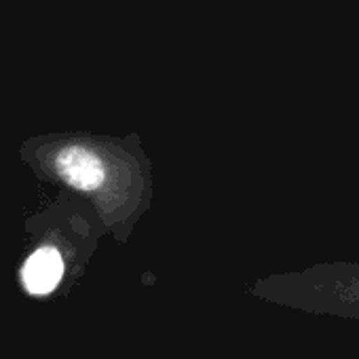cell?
I'll return each mask as SVG.
<instances>
[{
	"label": "cell",
	"instance_id": "cell-1",
	"mask_svg": "<svg viewBox=\"0 0 359 359\" xmlns=\"http://www.w3.org/2000/svg\"><path fill=\"white\" fill-rule=\"evenodd\" d=\"M20 158L41 177L95 199L112 210L121 199L118 161L102 144L79 135H34L20 148Z\"/></svg>",
	"mask_w": 359,
	"mask_h": 359
},
{
	"label": "cell",
	"instance_id": "cell-2",
	"mask_svg": "<svg viewBox=\"0 0 359 359\" xmlns=\"http://www.w3.org/2000/svg\"><path fill=\"white\" fill-rule=\"evenodd\" d=\"M66 277V256L53 237L34 241L20 266V283L26 294L43 298L53 294Z\"/></svg>",
	"mask_w": 359,
	"mask_h": 359
}]
</instances>
